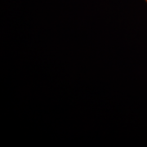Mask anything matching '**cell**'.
<instances>
[{
  "label": "cell",
  "instance_id": "cell-1",
  "mask_svg": "<svg viewBox=\"0 0 147 147\" xmlns=\"http://www.w3.org/2000/svg\"><path fill=\"white\" fill-rule=\"evenodd\" d=\"M146 3H147V0H146Z\"/></svg>",
  "mask_w": 147,
  "mask_h": 147
}]
</instances>
